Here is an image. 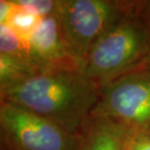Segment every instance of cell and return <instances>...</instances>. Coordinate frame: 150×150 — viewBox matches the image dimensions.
<instances>
[{
  "label": "cell",
  "instance_id": "cell-12",
  "mask_svg": "<svg viewBox=\"0 0 150 150\" xmlns=\"http://www.w3.org/2000/svg\"><path fill=\"white\" fill-rule=\"evenodd\" d=\"M14 9L12 0H1L0 1V25H6Z\"/></svg>",
  "mask_w": 150,
  "mask_h": 150
},
{
  "label": "cell",
  "instance_id": "cell-8",
  "mask_svg": "<svg viewBox=\"0 0 150 150\" xmlns=\"http://www.w3.org/2000/svg\"><path fill=\"white\" fill-rule=\"evenodd\" d=\"M0 54L33 67L29 57L28 40L20 37L7 25H0Z\"/></svg>",
  "mask_w": 150,
  "mask_h": 150
},
{
  "label": "cell",
  "instance_id": "cell-2",
  "mask_svg": "<svg viewBox=\"0 0 150 150\" xmlns=\"http://www.w3.org/2000/svg\"><path fill=\"white\" fill-rule=\"evenodd\" d=\"M148 2H127L117 21L89 52L83 72L103 90L144 65L148 57Z\"/></svg>",
  "mask_w": 150,
  "mask_h": 150
},
{
  "label": "cell",
  "instance_id": "cell-4",
  "mask_svg": "<svg viewBox=\"0 0 150 150\" xmlns=\"http://www.w3.org/2000/svg\"><path fill=\"white\" fill-rule=\"evenodd\" d=\"M91 117L150 134V67L144 64L104 87Z\"/></svg>",
  "mask_w": 150,
  "mask_h": 150
},
{
  "label": "cell",
  "instance_id": "cell-13",
  "mask_svg": "<svg viewBox=\"0 0 150 150\" xmlns=\"http://www.w3.org/2000/svg\"><path fill=\"white\" fill-rule=\"evenodd\" d=\"M147 20H148V57L145 64L150 67V2H148L147 4Z\"/></svg>",
  "mask_w": 150,
  "mask_h": 150
},
{
  "label": "cell",
  "instance_id": "cell-6",
  "mask_svg": "<svg viewBox=\"0 0 150 150\" xmlns=\"http://www.w3.org/2000/svg\"><path fill=\"white\" fill-rule=\"evenodd\" d=\"M28 42L31 64L36 70L79 67L67 49L56 13L41 18Z\"/></svg>",
  "mask_w": 150,
  "mask_h": 150
},
{
  "label": "cell",
  "instance_id": "cell-11",
  "mask_svg": "<svg viewBox=\"0 0 150 150\" xmlns=\"http://www.w3.org/2000/svg\"><path fill=\"white\" fill-rule=\"evenodd\" d=\"M129 150H150V134L133 132Z\"/></svg>",
  "mask_w": 150,
  "mask_h": 150
},
{
  "label": "cell",
  "instance_id": "cell-3",
  "mask_svg": "<svg viewBox=\"0 0 150 150\" xmlns=\"http://www.w3.org/2000/svg\"><path fill=\"white\" fill-rule=\"evenodd\" d=\"M126 3L108 0L58 1L56 15L62 38L81 69L92 47L116 22Z\"/></svg>",
  "mask_w": 150,
  "mask_h": 150
},
{
  "label": "cell",
  "instance_id": "cell-9",
  "mask_svg": "<svg viewBox=\"0 0 150 150\" xmlns=\"http://www.w3.org/2000/svg\"><path fill=\"white\" fill-rule=\"evenodd\" d=\"M13 2V0H12ZM14 4V9L9 17L6 25H9L16 33L25 40H28L30 34L36 28L41 18L31 12L23 9L17 4Z\"/></svg>",
  "mask_w": 150,
  "mask_h": 150
},
{
  "label": "cell",
  "instance_id": "cell-7",
  "mask_svg": "<svg viewBox=\"0 0 150 150\" xmlns=\"http://www.w3.org/2000/svg\"><path fill=\"white\" fill-rule=\"evenodd\" d=\"M132 133L109 119L91 117L80 132L78 150H129Z\"/></svg>",
  "mask_w": 150,
  "mask_h": 150
},
{
  "label": "cell",
  "instance_id": "cell-5",
  "mask_svg": "<svg viewBox=\"0 0 150 150\" xmlns=\"http://www.w3.org/2000/svg\"><path fill=\"white\" fill-rule=\"evenodd\" d=\"M2 139L10 150H78L80 134L16 104L1 101Z\"/></svg>",
  "mask_w": 150,
  "mask_h": 150
},
{
  "label": "cell",
  "instance_id": "cell-10",
  "mask_svg": "<svg viewBox=\"0 0 150 150\" xmlns=\"http://www.w3.org/2000/svg\"><path fill=\"white\" fill-rule=\"evenodd\" d=\"M15 4L28 10L31 13L43 18L55 14L58 1H34V0H13Z\"/></svg>",
  "mask_w": 150,
  "mask_h": 150
},
{
  "label": "cell",
  "instance_id": "cell-1",
  "mask_svg": "<svg viewBox=\"0 0 150 150\" xmlns=\"http://www.w3.org/2000/svg\"><path fill=\"white\" fill-rule=\"evenodd\" d=\"M1 101L16 104L80 134L101 89L80 67L37 69L1 86Z\"/></svg>",
  "mask_w": 150,
  "mask_h": 150
}]
</instances>
